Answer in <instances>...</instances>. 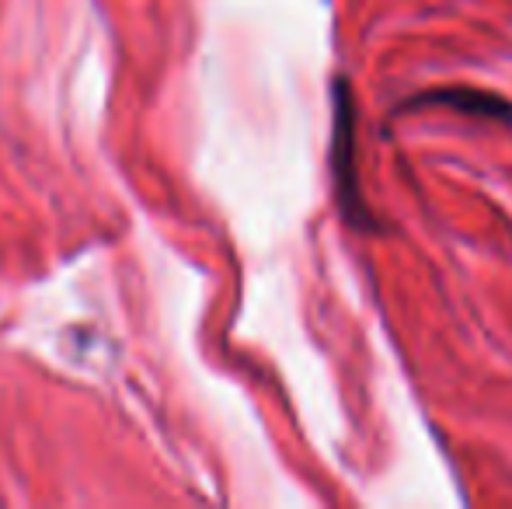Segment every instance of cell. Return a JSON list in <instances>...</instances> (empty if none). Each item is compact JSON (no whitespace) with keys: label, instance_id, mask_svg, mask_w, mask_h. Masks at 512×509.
Segmentation results:
<instances>
[{"label":"cell","instance_id":"cell-1","mask_svg":"<svg viewBox=\"0 0 512 509\" xmlns=\"http://www.w3.org/2000/svg\"><path fill=\"white\" fill-rule=\"evenodd\" d=\"M356 102L345 81H335V133H331V171H335V192L342 217L359 231H373L377 220L366 210L356 175Z\"/></svg>","mask_w":512,"mask_h":509},{"label":"cell","instance_id":"cell-2","mask_svg":"<svg viewBox=\"0 0 512 509\" xmlns=\"http://www.w3.org/2000/svg\"><path fill=\"white\" fill-rule=\"evenodd\" d=\"M422 105H443V109H457L467 112L474 119H492V123L512 126V102L499 95H488V91H474V88H432L415 95L411 102H405V109H422Z\"/></svg>","mask_w":512,"mask_h":509}]
</instances>
